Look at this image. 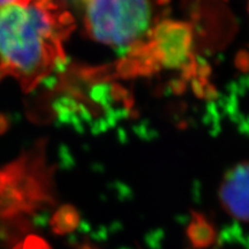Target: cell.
Segmentation results:
<instances>
[{"label": "cell", "mask_w": 249, "mask_h": 249, "mask_svg": "<svg viewBox=\"0 0 249 249\" xmlns=\"http://www.w3.org/2000/svg\"><path fill=\"white\" fill-rule=\"evenodd\" d=\"M74 29L66 0H30L0 8V81L13 77L30 92L65 60Z\"/></svg>", "instance_id": "obj_1"}, {"label": "cell", "mask_w": 249, "mask_h": 249, "mask_svg": "<svg viewBox=\"0 0 249 249\" xmlns=\"http://www.w3.org/2000/svg\"><path fill=\"white\" fill-rule=\"evenodd\" d=\"M53 171L44 140L0 166V230L24 226L36 213L54 203Z\"/></svg>", "instance_id": "obj_2"}, {"label": "cell", "mask_w": 249, "mask_h": 249, "mask_svg": "<svg viewBox=\"0 0 249 249\" xmlns=\"http://www.w3.org/2000/svg\"><path fill=\"white\" fill-rule=\"evenodd\" d=\"M152 13L150 0H87L86 31L104 45H132L149 34Z\"/></svg>", "instance_id": "obj_3"}, {"label": "cell", "mask_w": 249, "mask_h": 249, "mask_svg": "<svg viewBox=\"0 0 249 249\" xmlns=\"http://www.w3.org/2000/svg\"><path fill=\"white\" fill-rule=\"evenodd\" d=\"M145 48L138 57L148 66L179 70L188 65L194 48V33L189 23L166 18L149 31Z\"/></svg>", "instance_id": "obj_4"}, {"label": "cell", "mask_w": 249, "mask_h": 249, "mask_svg": "<svg viewBox=\"0 0 249 249\" xmlns=\"http://www.w3.org/2000/svg\"><path fill=\"white\" fill-rule=\"evenodd\" d=\"M220 204L235 222L249 224V161L233 166L223 178Z\"/></svg>", "instance_id": "obj_5"}, {"label": "cell", "mask_w": 249, "mask_h": 249, "mask_svg": "<svg viewBox=\"0 0 249 249\" xmlns=\"http://www.w3.org/2000/svg\"><path fill=\"white\" fill-rule=\"evenodd\" d=\"M186 233L189 242L195 249L210 247L216 240V232L213 224L198 213L193 214V219L187 227Z\"/></svg>", "instance_id": "obj_6"}, {"label": "cell", "mask_w": 249, "mask_h": 249, "mask_svg": "<svg viewBox=\"0 0 249 249\" xmlns=\"http://www.w3.org/2000/svg\"><path fill=\"white\" fill-rule=\"evenodd\" d=\"M14 249H51L44 240L37 236H29L21 244H18Z\"/></svg>", "instance_id": "obj_7"}, {"label": "cell", "mask_w": 249, "mask_h": 249, "mask_svg": "<svg viewBox=\"0 0 249 249\" xmlns=\"http://www.w3.org/2000/svg\"><path fill=\"white\" fill-rule=\"evenodd\" d=\"M30 0H0V8L11 4H27Z\"/></svg>", "instance_id": "obj_8"}, {"label": "cell", "mask_w": 249, "mask_h": 249, "mask_svg": "<svg viewBox=\"0 0 249 249\" xmlns=\"http://www.w3.org/2000/svg\"><path fill=\"white\" fill-rule=\"evenodd\" d=\"M74 1H75L76 4H81V5L85 6V4L87 2V0H74Z\"/></svg>", "instance_id": "obj_9"}]
</instances>
